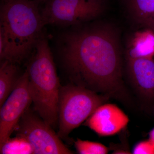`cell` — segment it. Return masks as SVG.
Wrapping results in <instances>:
<instances>
[{"label":"cell","mask_w":154,"mask_h":154,"mask_svg":"<svg viewBox=\"0 0 154 154\" xmlns=\"http://www.w3.org/2000/svg\"><path fill=\"white\" fill-rule=\"evenodd\" d=\"M127 5L133 21L147 28L154 15V0H127Z\"/></svg>","instance_id":"obj_11"},{"label":"cell","mask_w":154,"mask_h":154,"mask_svg":"<svg viewBox=\"0 0 154 154\" xmlns=\"http://www.w3.org/2000/svg\"><path fill=\"white\" fill-rule=\"evenodd\" d=\"M126 72L131 85L147 107L154 102L153 58H126Z\"/></svg>","instance_id":"obj_8"},{"label":"cell","mask_w":154,"mask_h":154,"mask_svg":"<svg viewBox=\"0 0 154 154\" xmlns=\"http://www.w3.org/2000/svg\"><path fill=\"white\" fill-rule=\"evenodd\" d=\"M34 48L26 69L29 92L36 113L53 127L58 123L59 80L47 39L40 36Z\"/></svg>","instance_id":"obj_3"},{"label":"cell","mask_w":154,"mask_h":154,"mask_svg":"<svg viewBox=\"0 0 154 154\" xmlns=\"http://www.w3.org/2000/svg\"><path fill=\"white\" fill-rule=\"evenodd\" d=\"M0 153L2 154H33V149L27 139L20 136L9 138L0 146Z\"/></svg>","instance_id":"obj_13"},{"label":"cell","mask_w":154,"mask_h":154,"mask_svg":"<svg viewBox=\"0 0 154 154\" xmlns=\"http://www.w3.org/2000/svg\"><path fill=\"white\" fill-rule=\"evenodd\" d=\"M110 98L87 88L71 84L60 88L59 97L58 135L66 138L100 105Z\"/></svg>","instance_id":"obj_4"},{"label":"cell","mask_w":154,"mask_h":154,"mask_svg":"<svg viewBox=\"0 0 154 154\" xmlns=\"http://www.w3.org/2000/svg\"><path fill=\"white\" fill-rule=\"evenodd\" d=\"M15 63L4 60L0 68V106L3 105L17 85V75Z\"/></svg>","instance_id":"obj_12"},{"label":"cell","mask_w":154,"mask_h":154,"mask_svg":"<svg viewBox=\"0 0 154 154\" xmlns=\"http://www.w3.org/2000/svg\"><path fill=\"white\" fill-rule=\"evenodd\" d=\"M104 8L103 0H47L41 13L45 25L69 26L96 19Z\"/></svg>","instance_id":"obj_5"},{"label":"cell","mask_w":154,"mask_h":154,"mask_svg":"<svg viewBox=\"0 0 154 154\" xmlns=\"http://www.w3.org/2000/svg\"><path fill=\"white\" fill-rule=\"evenodd\" d=\"M39 4L31 0H4L0 12V58L16 63L34 48L45 26Z\"/></svg>","instance_id":"obj_2"},{"label":"cell","mask_w":154,"mask_h":154,"mask_svg":"<svg viewBox=\"0 0 154 154\" xmlns=\"http://www.w3.org/2000/svg\"><path fill=\"white\" fill-rule=\"evenodd\" d=\"M129 122L128 116L119 107L107 102L96 109L85 125L100 136H110L122 130Z\"/></svg>","instance_id":"obj_9"},{"label":"cell","mask_w":154,"mask_h":154,"mask_svg":"<svg viewBox=\"0 0 154 154\" xmlns=\"http://www.w3.org/2000/svg\"><path fill=\"white\" fill-rule=\"evenodd\" d=\"M61 52L75 85L133 106L123 80L120 42L115 28L100 25L67 33Z\"/></svg>","instance_id":"obj_1"},{"label":"cell","mask_w":154,"mask_h":154,"mask_svg":"<svg viewBox=\"0 0 154 154\" xmlns=\"http://www.w3.org/2000/svg\"><path fill=\"white\" fill-rule=\"evenodd\" d=\"M14 131L31 144L33 154L73 153L62 142L52 127L29 109L24 113Z\"/></svg>","instance_id":"obj_6"},{"label":"cell","mask_w":154,"mask_h":154,"mask_svg":"<svg viewBox=\"0 0 154 154\" xmlns=\"http://www.w3.org/2000/svg\"><path fill=\"white\" fill-rule=\"evenodd\" d=\"M146 28H149V29H151V30L154 31V15L150 22L149 23L147 27Z\"/></svg>","instance_id":"obj_17"},{"label":"cell","mask_w":154,"mask_h":154,"mask_svg":"<svg viewBox=\"0 0 154 154\" xmlns=\"http://www.w3.org/2000/svg\"><path fill=\"white\" fill-rule=\"evenodd\" d=\"M154 31L146 28L137 31L129 41L126 58H153Z\"/></svg>","instance_id":"obj_10"},{"label":"cell","mask_w":154,"mask_h":154,"mask_svg":"<svg viewBox=\"0 0 154 154\" xmlns=\"http://www.w3.org/2000/svg\"><path fill=\"white\" fill-rule=\"evenodd\" d=\"M134 154H154V145L149 140L137 144L132 151Z\"/></svg>","instance_id":"obj_15"},{"label":"cell","mask_w":154,"mask_h":154,"mask_svg":"<svg viewBox=\"0 0 154 154\" xmlns=\"http://www.w3.org/2000/svg\"><path fill=\"white\" fill-rule=\"evenodd\" d=\"M31 1L36 2L38 3V4H39L40 3L43 2H46L47 0H31Z\"/></svg>","instance_id":"obj_18"},{"label":"cell","mask_w":154,"mask_h":154,"mask_svg":"<svg viewBox=\"0 0 154 154\" xmlns=\"http://www.w3.org/2000/svg\"><path fill=\"white\" fill-rule=\"evenodd\" d=\"M32 102L28 88L27 70L19 77L16 87L0 111V146L10 138Z\"/></svg>","instance_id":"obj_7"},{"label":"cell","mask_w":154,"mask_h":154,"mask_svg":"<svg viewBox=\"0 0 154 154\" xmlns=\"http://www.w3.org/2000/svg\"><path fill=\"white\" fill-rule=\"evenodd\" d=\"M77 151L81 154H106L108 149L102 143L77 139L75 142Z\"/></svg>","instance_id":"obj_14"},{"label":"cell","mask_w":154,"mask_h":154,"mask_svg":"<svg viewBox=\"0 0 154 154\" xmlns=\"http://www.w3.org/2000/svg\"><path fill=\"white\" fill-rule=\"evenodd\" d=\"M149 140L154 145V128H153L149 133Z\"/></svg>","instance_id":"obj_16"}]
</instances>
